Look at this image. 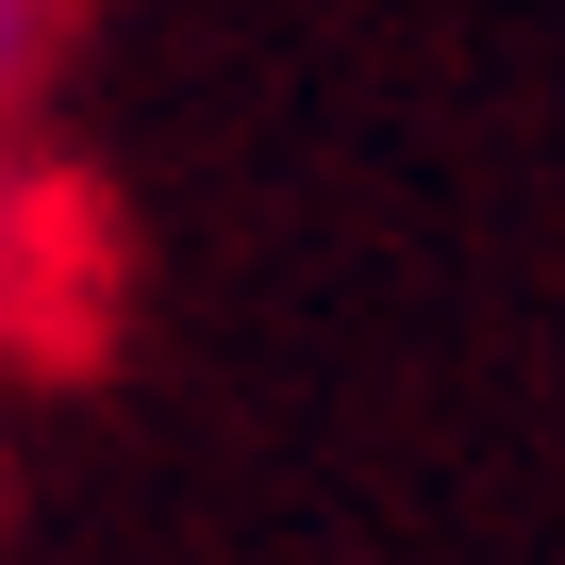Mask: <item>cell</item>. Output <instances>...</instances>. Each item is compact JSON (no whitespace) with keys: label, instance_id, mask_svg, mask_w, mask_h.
<instances>
[{"label":"cell","instance_id":"6da1fadb","mask_svg":"<svg viewBox=\"0 0 565 565\" xmlns=\"http://www.w3.org/2000/svg\"><path fill=\"white\" fill-rule=\"evenodd\" d=\"M34 51H51V0H0V100L34 84Z\"/></svg>","mask_w":565,"mask_h":565}]
</instances>
